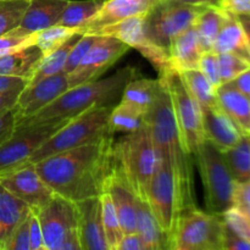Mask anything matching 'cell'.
I'll return each instance as SVG.
<instances>
[{"instance_id": "obj_1", "label": "cell", "mask_w": 250, "mask_h": 250, "mask_svg": "<svg viewBox=\"0 0 250 250\" xmlns=\"http://www.w3.org/2000/svg\"><path fill=\"white\" fill-rule=\"evenodd\" d=\"M34 165L55 194L73 203L99 197L114 170V137L54 154Z\"/></svg>"}, {"instance_id": "obj_2", "label": "cell", "mask_w": 250, "mask_h": 250, "mask_svg": "<svg viewBox=\"0 0 250 250\" xmlns=\"http://www.w3.org/2000/svg\"><path fill=\"white\" fill-rule=\"evenodd\" d=\"M160 78L158 93L146 112V126L150 131L158 155L170 158L175 168L182 211L195 208L193 165L189 154L185 151L173 111L172 100L166 81ZM181 211V212H182Z\"/></svg>"}, {"instance_id": "obj_3", "label": "cell", "mask_w": 250, "mask_h": 250, "mask_svg": "<svg viewBox=\"0 0 250 250\" xmlns=\"http://www.w3.org/2000/svg\"><path fill=\"white\" fill-rule=\"evenodd\" d=\"M137 75L136 67L126 66L109 77L98 78L68 88L33 116L17 122L16 126L63 121L72 119L93 106H115L121 100L126 85Z\"/></svg>"}, {"instance_id": "obj_4", "label": "cell", "mask_w": 250, "mask_h": 250, "mask_svg": "<svg viewBox=\"0 0 250 250\" xmlns=\"http://www.w3.org/2000/svg\"><path fill=\"white\" fill-rule=\"evenodd\" d=\"M159 155L148 126L114 141V163L133 189L146 200V190L158 166Z\"/></svg>"}, {"instance_id": "obj_5", "label": "cell", "mask_w": 250, "mask_h": 250, "mask_svg": "<svg viewBox=\"0 0 250 250\" xmlns=\"http://www.w3.org/2000/svg\"><path fill=\"white\" fill-rule=\"evenodd\" d=\"M112 107L93 106L70 119L32 154L28 163L36 164L54 154L85 144L98 143L114 136L109 128V117Z\"/></svg>"}, {"instance_id": "obj_6", "label": "cell", "mask_w": 250, "mask_h": 250, "mask_svg": "<svg viewBox=\"0 0 250 250\" xmlns=\"http://www.w3.org/2000/svg\"><path fill=\"white\" fill-rule=\"evenodd\" d=\"M193 156L197 159L205 189V205L209 212L221 215L233 207L236 182L225 161L224 154L210 141H204Z\"/></svg>"}, {"instance_id": "obj_7", "label": "cell", "mask_w": 250, "mask_h": 250, "mask_svg": "<svg viewBox=\"0 0 250 250\" xmlns=\"http://www.w3.org/2000/svg\"><path fill=\"white\" fill-rule=\"evenodd\" d=\"M225 225L221 215L197 207L181 212L172 236L175 250H224Z\"/></svg>"}, {"instance_id": "obj_8", "label": "cell", "mask_w": 250, "mask_h": 250, "mask_svg": "<svg viewBox=\"0 0 250 250\" xmlns=\"http://www.w3.org/2000/svg\"><path fill=\"white\" fill-rule=\"evenodd\" d=\"M34 211L41 222L44 250H82L75 203L54 193L44 207Z\"/></svg>"}, {"instance_id": "obj_9", "label": "cell", "mask_w": 250, "mask_h": 250, "mask_svg": "<svg viewBox=\"0 0 250 250\" xmlns=\"http://www.w3.org/2000/svg\"><path fill=\"white\" fill-rule=\"evenodd\" d=\"M146 202L172 243L173 232L182 208L175 168L168 156L159 155L158 166L146 190Z\"/></svg>"}, {"instance_id": "obj_10", "label": "cell", "mask_w": 250, "mask_h": 250, "mask_svg": "<svg viewBox=\"0 0 250 250\" xmlns=\"http://www.w3.org/2000/svg\"><path fill=\"white\" fill-rule=\"evenodd\" d=\"M202 10L203 6L183 4L175 0H160L146 15L149 38L168 54L173 39L194 26Z\"/></svg>"}, {"instance_id": "obj_11", "label": "cell", "mask_w": 250, "mask_h": 250, "mask_svg": "<svg viewBox=\"0 0 250 250\" xmlns=\"http://www.w3.org/2000/svg\"><path fill=\"white\" fill-rule=\"evenodd\" d=\"M161 77L166 81L170 90L183 149L189 155H194L198 146L204 141L202 107L183 84L178 71L170 68Z\"/></svg>"}, {"instance_id": "obj_12", "label": "cell", "mask_w": 250, "mask_h": 250, "mask_svg": "<svg viewBox=\"0 0 250 250\" xmlns=\"http://www.w3.org/2000/svg\"><path fill=\"white\" fill-rule=\"evenodd\" d=\"M53 121L37 125H19L9 139L0 146V173L28 163L32 154L67 122Z\"/></svg>"}, {"instance_id": "obj_13", "label": "cell", "mask_w": 250, "mask_h": 250, "mask_svg": "<svg viewBox=\"0 0 250 250\" xmlns=\"http://www.w3.org/2000/svg\"><path fill=\"white\" fill-rule=\"evenodd\" d=\"M94 36L114 37L127 44L129 48L137 49L156 68L159 76L172 68L168 54L149 38L146 32V15L129 17L117 23L110 24L95 32Z\"/></svg>"}, {"instance_id": "obj_14", "label": "cell", "mask_w": 250, "mask_h": 250, "mask_svg": "<svg viewBox=\"0 0 250 250\" xmlns=\"http://www.w3.org/2000/svg\"><path fill=\"white\" fill-rule=\"evenodd\" d=\"M129 49L131 48L127 44L114 37L98 36L97 41L85 54L80 65L67 75L70 88L98 80Z\"/></svg>"}, {"instance_id": "obj_15", "label": "cell", "mask_w": 250, "mask_h": 250, "mask_svg": "<svg viewBox=\"0 0 250 250\" xmlns=\"http://www.w3.org/2000/svg\"><path fill=\"white\" fill-rule=\"evenodd\" d=\"M0 185L26 203L32 210L44 207L54 195L51 188L44 182L36 165L32 163L0 173Z\"/></svg>"}, {"instance_id": "obj_16", "label": "cell", "mask_w": 250, "mask_h": 250, "mask_svg": "<svg viewBox=\"0 0 250 250\" xmlns=\"http://www.w3.org/2000/svg\"><path fill=\"white\" fill-rule=\"evenodd\" d=\"M68 88L70 85H68L67 75L65 72L56 73L34 84H27L20 93L19 99L15 105L16 124L33 116L39 110L60 97Z\"/></svg>"}, {"instance_id": "obj_17", "label": "cell", "mask_w": 250, "mask_h": 250, "mask_svg": "<svg viewBox=\"0 0 250 250\" xmlns=\"http://www.w3.org/2000/svg\"><path fill=\"white\" fill-rule=\"evenodd\" d=\"M75 207L81 249L109 250L103 229L100 195L76 202Z\"/></svg>"}, {"instance_id": "obj_18", "label": "cell", "mask_w": 250, "mask_h": 250, "mask_svg": "<svg viewBox=\"0 0 250 250\" xmlns=\"http://www.w3.org/2000/svg\"><path fill=\"white\" fill-rule=\"evenodd\" d=\"M160 0H105L102 9L80 28L81 34H94L110 24L146 15Z\"/></svg>"}, {"instance_id": "obj_19", "label": "cell", "mask_w": 250, "mask_h": 250, "mask_svg": "<svg viewBox=\"0 0 250 250\" xmlns=\"http://www.w3.org/2000/svg\"><path fill=\"white\" fill-rule=\"evenodd\" d=\"M202 122L204 138L221 151L232 148L244 134L236 122L217 104L202 106Z\"/></svg>"}, {"instance_id": "obj_20", "label": "cell", "mask_w": 250, "mask_h": 250, "mask_svg": "<svg viewBox=\"0 0 250 250\" xmlns=\"http://www.w3.org/2000/svg\"><path fill=\"white\" fill-rule=\"evenodd\" d=\"M105 192L109 193L111 197L124 234L134 233L136 232L137 195L134 194L133 189L128 185L121 171L115 165L107 180Z\"/></svg>"}, {"instance_id": "obj_21", "label": "cell", "mask_w": 250, "mask_h": 250, "mask_svg": "<svg viewBox=\"0 0 250 250\" xmlns=\"http://www.w3.org/2000/svg\"><path fill=\"white\" fill-rule=\"evenodd\" d=\"M68 0H29L19 27L27 33H37L58 24Z\"/></svg>"}, {"instance_id": "obj_22", "label": "cell", "mask_w": 250, "mask_h": 250, "mask_svg": "<svg viewBox=\"0 0 250 250\" xmlns=\"http://www.w3.org/2000/svg\"><path fill=\"white\" fill-rule=\"evenodd\" d=\"M136 204V232L141 237L146 250L172 249L170 237L161 229L148 202L137 197Z\"/></svg>"}, {"instance_id": "obj_23", "label": "cell", "mask_w": 250, "mask_h": 250, "mask_svg": "<svg viewBox=\"0 0 250 250\" xmlns=\"http://www.w3.org/2000/svg\"><path fill=\"white\" fill-rule=\"evenodd\" d=\"M203 54L204 49L200 43L197 29L193 26L176 37L171 43L168 50L171 67L176 71L198 68Z\"/></svg>"}, {"instance_id": "obj_24", "label": "cell", "mask_w": 250, "mask_h": 250, "mask_svg": "<svg viewBox=\"0 0 250 250\" xmlns=\"http://www.w3.org/2000/svg\"><path fill=\"white\" fill-rule=\"evenodd\" d=\"M217 105L236 122L243 133H250V98L231 82L216 88Z\"/></svg>"}, {"instance_id": "obj_25", "label": "cell", "mask_w": 250, "mask_h": 250, "mask_svg": "<svg viewBox=\"0 0 250 250\" xmlns=\"http://www.w3.org/2000/svg\"><path fill=\"white\" fill-rule=\"evenodd\" d=\"M212 50L216 54L231 53L250 62V50L246 33L237 15L227 11V17L220 29Z\"/></svg>"}, {"instance_id": "obj_26", "label": "cell", "mask_w": 250, "mask_h": 250, "mask_svg": "<svg viewBox=\"0 0 250 250\" xmlns=\"http://www.w3.org/2000/svg\"><path fill=\"white\" fill-rule=\"evenodd\" d=\"M43 56L44 54L37 44L0 56V75L26 78L29 82Z\"/></svg>"}, {"instance_id": "obj_27", "label": "cell", "mask_w": 250, "mask_h": 250, "mask_svg": "<svg viewBox=\"0 0 250 250\" xmlns=\"http://www.w3.org/2000/svg\"><path fill=\"white\" fill-rule=\"evenodd\" d=\"M146 112L127 100L121 99L111 110L109 117V128L112 133H132L146 125Z\"/></svg>"}, {"instance_id": "obj_28", "label": "cell", "mask_w": 250, "mask_h": 250, "mask_svg": "<svg viewBox=\"0 0 250 250\" xmlns=\"http://www.w3.org/2000/svg\"><path fill=\"white\" fill-rule=\"evenodd\" d=\"M32 209L21 199L0 185V226L2 229V248L12 229L21 221H23Z\"/></svg>"}, {"instance_id": "obj_29", "label": "cell", "mask_w": 250, "mask_h": 250, "mask_svg": "<svg viewBox=\"0 0 250 250\" xmlns=\"http://www.w3.org/2000/svg\"><path fill=\"white\" fill-rule=\"evenodd\" d=\"M222 154L234 182L243 183L250 180V134L244 133L232 148Z\"/></svg>"}, {"instance_id": "obj_30", "label": "cell", "mask_w": 250, "mask_h": 250, "mask_svg": "<svg viewBox=\"0 0 250 250\" xmlns=\"http://www.w3.org/2000/svg\"><path fill=\"white\" fill-rule=\"evenodd\" d=\"M226 17L227 11L219 7H203L195 21L194 27L198 32L204 51L212 50L217 34Z\"/></svg>"}, {"instance_id": "obj_31", "label": "cell", "mask_w": 250, "mask_h": 250, "mask_svg": "<svg viewBox=\"0 0 250 250\" xmlns=\"http://www.w3.org/2000/svg\"><path fill=\"white\" fill-rule=\"evenodd\" d=\"M183 84L186 85L188 92L202 106H212L217 104L216 88L210 83V81L205 77L204 73L199 68L193 70L178 71Z\"/></svg>"}, {"instance_id": "obj_32", "label": "cell", "mask_w": 250, "mask_h": 250, "mask_svg": "<svg viewBox=\"0 0 250 250\" xmlns=\"http://www.w3.org/2000/svg\"><path fill=\"white\" fill-rule=\"evenodd\" d=\"M105 0H68L59 20V26L77 28L80 31L100 9Z\"/></svg>"}, {"instance_id": "obj_33", "label": "cell", "mask_w": 250, "mask_h": 250, "mask_svg": "<svg viewBox=\"0 0 250 250\" xmlns=\"http://www.w3.org/2000/svg\"><path fill=\"white\" fill-rule=\"evenodd\" d=\"M81 36H82L81 33H76L67 42H65L60 48L51 51L48 55H44L41 62H39L38 67H37L36 72H34L33 77L29 80L28 84H34V83L39 82V81L44 80V78L62 72L70 50L72 49V46L75 45L76 42L78 41Z\"/></svg>"}, {"instance_id": "obj_34", "label": "cell", "mask_w": 250, "mask_h": 250, "mask_svg": "<svg viewBox=\"0 0 250 250\" xmlns=\"http://www.w3.org/2000/svg\"><path fill=\"white\" fill-rule=\"evenodd\" d=\"M159 85H160V78L151 80V78L139 77L137 75L126 85L121 99L127 100L142 109L148 110L155 99Z\"/></svg>"}, {"instance_id": "obj_35", "label": "cell", "mask_w": 250, "mask_h": 250, "mask_svg": "<svg viewBox=\"0 0 250 250\" xmlns=\"http://www.w3.org/2000/svg\"><path fill=\"white\" fill-rule=\"evenodd\" d=\"M100 202H102L103 229H104L107 247H109V250H117V247L124 237V232H122L121 225L117 217L116 209L107 192L100 194Z\"/></svg>"}, {"instance_id": "obj_36", "label": "cell", "mask_w": 250, "mask_h": 250, "mask_svg": "<svg viewBox=\"0 0 250 250\" xmlns=\"http://www.w3.org/2000/svg\"><path fill=\"white\" fill-rule=\"evenodd\" d=\"M76 33H80L77 28H68V27L55 24V26H51L41 32H37L36 44L39 46L44 55H48L51 51L60 48L65 42H67Z\"/></svg>"}, {"instance_id": "obj_37", "label": "cell", "mask_w": 250, "mask_h": 250, "mask_svg": "<svg viewBox=\"0 0 250 250\" xmlns=\"http://www.w3.org/2000/svg\"><path fill=\"white\" fill-rule=\"evenodd\" d=\"M29 0H0V36L19 27Z\"/></svg>"}, {"instance_id": "obj_38", "label": "cell", "mask_w": 250, "mask_h": 250, "mask_svg": "<svg viewBox=\"0 0 250 250\" xmlns=\"http://www.w3.org/2000/svg\"><path fill=\"white\" fill-rule=\"evenodd\" d=\"M37 33H27L20 27L11 29L7 33L0 36V56L15 53L26 46L36 44Z\"/></svg>"}, {"instance_id": "obj_39", "label": "cell", "mask_w": 250, "mask_h": 250, "mask_svg": "<svg viewBox=\"0 0 250 250\" xmlns=\"http://www.w3.org/2000/svg\"><path fill=\"white\" fill-rule=\"evenodd\" d=\"M221 84L233 81L237 76L250 67V62L242 59L241 56L231 53L217 54Z\"/></svg>"}, {"instance_id": "obj_40", "label": "cell", "mask_w": 250, "mask_h": 250, "mask_svg": "<svg viewBox=\"0 0 250 250\" xmlns=\"http://www.w3.org/2000/svg\"><path fill=\"white\" fill-rule=\"evenodd\" d=\"M222 220L229 229L241 238L250 242V217L244 214L238 208L231 207L224 214H221Z\"/></svg>"}, {"instance_id": "obj_41", "label": "cell", "mask_w": 250, "mask_h": 250, "mask_svg": "<svg viewBox=\"0 0 250 250\" xmlns=\"http://www.w3.org/2000/svg\"><path fill=\"white\" fill-rule=\"evenodd\" d=\"M97 37L98 36H94V34H82L78 38V41L76 42V44L70 50V54H68L65 66H63L62 72L68 75V73L72 72L80 65V62L83 60L85 54L88 53V50L92 48L94 42L97 41Z\"/></svg>"}, {"instance_id": "obj_42", "label": "cell", "mask_w": 250, "mask_h": 250, "mask_svg": "<svg viewBox=\"0 0 250 250\" xmlns=\"http://www.w3.org/2000/svg\"><path fill=\"white\" fill-rule=\"evenodd\" d=\"M2 249L31 250V248H29V215L12 229Z\"/></svg>"}, {"instance_id": "obj_43", "label": "cell", "mask_w": 250, "mask_h": 250, "mask_svg": "<svg viewBox=\"0 0 250 250\" xmlns=\"http://www.w3.org/2000/svg\"><path fill=\"white\" fill-rule=\"evenodd\" d=\"M199 68L205 77L210 81L215 88L221 84L220 80V70H219V60H217V54L214 50L204 51L199 61Z\"/></svg>"}, {"instance_id": "obj_44", "label": "cell", "mask_w": 250, "mask_h": 250, "mask_svg": "<svg viewBox=\"0 0 250 250\" xmlns=\"http://www.w3.org/2000/svg\"><path fill=\"white\" fill-rule=\"evenodd\" d=\"M233 207L238 208L250 217V180L243 183H236Z\"/></svg>"}, {"instance_id": "obj_45", "label": "cell", "mask_w": 250, "mask_h": 250, "mask_svg": "<svg viewBox=\"0 0 250 250\" xmlns=\"http://www.w3.org/2000/svg\"><path fill=\"white\" fill-rule=\"evenodd\" d=\"M29 248L31 250H44L41 222L34 210L29 214Z\"/></svg>"}, {"instance_id": "obj_46", "label": "cell", "mask_w": 250, "mask_h": 250, "mask_svg": "<svg viewBox=\"0 0 250 250\" xmlns=\"http://www.w3.org/2000/svg\"><path fill=\"white\" fill-rule=\"evenodd\" d=\"M16 127V110L15 107L0 112V146L11 136Z\"/></svg>"}, {"instance_id": "obj_47", "label": "cell", "mask_w": 250, "mask_h": 250, "mask_svg": "<svg viewBox=\"0 0 250 250\" xmlns=\"http://www.w3.org/2000/svg\"><path fill=\"white\" fill-rule=\"evenodd\" d=\"M224 250H250V242L241 238L226 227L224 238Z\"/></svg>"}, {"instance_id": "obj_48", "label": "cell", "mask_w": 250, "mask_h": 250, "mask_svg": "<svg viewBox=\"0 0 250 250\" xmlns=\"http://www.w3.org/2000/svg\"><path fill=\"white\" fill-rule=\"evenodd\" d=\"M27 84H28V80H26V78L0 75V93L23 89Z\"/></svg>"}, {"instance_id": "obj_49", "label": "cell", "mask_w": 250, "mask_h": 250, "mask_svg": "<svg viewBox=\"0 0 250 250\" xmlns=\"http://www.w3.org/2000/svg\"><path fill=\"white\" fill-rule=\"evenodd\" d=\"M222 10L234 15H250V0H224Z\"/></svg>"}, {"instance_id": "obj_50", "label": "cell", "mask_w": 250, "mask_h": 250, "mask_svg": "<svg viewBox=\"0 0 250 250\" xmlns=\"http://www.w3.org/2000/svg\"><path fill=\"white\" fill-rule=\"evenodd\" d=\"M117 250H146V247L139 234L134 232V233L124 234Z\"/></svg>"}, {"instance_id": "obj_51", "label": "cell", "mask_w": 250, "mask_h": 250, "mask_svg": "<svg viewBox=\"0 0 250 250\" xmlns=\"http://www.w3.org/2000/svg\"><path fill=\"white\" fill-rule=\"evenodd\" d=\"M21 90L22 89H16L10 90V92L0 93V112L7 111V110L15 107Z\"/></svg>"}, {"instance_id": "obj_52", "label": "cell", "mask_w": 250, "mask_h": 250, "mask_svg": "<svg viewBox=\"0 0 250 250\" xmlns=\"http://www.w3.org/2000/svg\"><path fill=\"white\" fill-rule=\"evenodd\" d=\"M231 83L237 89L250 98V67L237 76L233 81H231Z\"/></svg>"}, {"instance_id": "obj_53", "label": "cell", "mask_w": 250, "mask_h": 250, "mask_svg": "<svg viewBox=\"0 0 250 250\" xmlns=\"http://www.w3.org/2000/svg\"><path fill=\"white\" fill-rule=\"evenodd\" d=\"M175 1L183 2V4L188 5H194V6L219 7V9H222V1L224 0H175Z\"/></svg>"}, {"instance_id": "obj_54", "label": "cell", "mask_w": 250, "mask_h": 250, "mask_svg": "<svg viewBox=\"0 0 250 250\" xmlns=\"http://www.w3.org/2000/svg\"><path fill=\"white\" fill-rule=\"evenodd\" d=\"M239 22H241L242 27L244 29V33H246L247 42H248V46L250 50V15H237Z\"/></svg>"}, {"instance_id": "obj_55", "label": "cell", "mask_w": 250, "mask_h": 250, "mask_svg": "<svg viewBox=\"0 0 250 250\" xmlns=\"http://www.w3.org/2000/svg\"><path fill=\"white\" fill-rule=\"evenodd\" d=\"M0 250H1V249H0Z\"/></svg>"}, {"instance_id": "obj_56", "label": "cell", "mask_w": 250, "mask_h": 250, "mask_svg": "<svg viewBox=\"0 0 250 250\" xmlns=\"http://www.w3.org/2000/svg\"><path fill=\"white\" fill-rule=\"evenodd\" d=\"M249 134H250V133H249Z\"/></svg>"}]
</instances>
